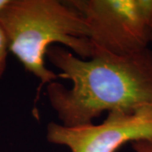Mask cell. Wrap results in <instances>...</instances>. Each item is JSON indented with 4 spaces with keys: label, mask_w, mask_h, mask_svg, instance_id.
<instances>
[{
    "label": "cell",
    "mask_w": 152,
    "mask_h": 152,
    "mask_svg": "<svg viewBox=\"0 0 152 152\" xmlns=\"http://www.w3.org/2000/svg\"><path fill=\"white\" fill-rule=\"evenodd\" d=\"M47 58L71 86L53 82L47 96L61 124H92L103 113L152 107V51L129 55L95 50L84 59L69 49L52 46Z\"/></svg>",
    "instance_id": "cell-1"
},
{
    "label": "cell",
    "mask_w": 152,
    "mask_h": 152,
    "mask_svg": "<svg viewBox=\"0 0 152 152\" xmlns=\"http://www.w3.org/2000/svg\"><path fill=\"white\" fill-rule=\"evenodd\" d=\"M0 26L9 51L40 81L37 99L42 87L58 78L46 65L49 48L62 44L84 59L95 51L84 18L68 1L10 0L0 13Z\"/></svg>",
    "instance_id": "cell-2"
},
{
    "label": "cell",
    "mask_w": 152,
    "mask_h": 152,
    "mask_svg": "<svg viewBox=\"0 0 152 152\" xmlns=\"http://www.w3.org/2000/svg\"><path fill=\"white\" fill-rule=\"evenodd\" d=\"M89 30L95 50L129 55L152 41V0H69Z\"/></svg>",
    "instance_id": "cell-3"
},
{
    "label": "cell",
    "mask_w": 152,
    "mask_h": 152,
    "mask_svg": "<svg viewBox=\"0 0 152 152\" xmlns=\"http://www.w3.org/2000/svg\"><path fill=\"white\" fill-rule=\"evenodd\" d=\"M152 137V107L113 111L102 123L64 126L51 122L48 141L71 152H116L125 144Z\"/></svg>",
    "instance_id": "cell-4"
},
{
    "label": "cell",
    "mask_w": 152,
    "mask_h": 152,
    "mask_svg": "<svg viewBox=\"0 0 152 152\" xmlns=\"http://www.w3.org/2000/svg\"><path fill=\"white\" fill-rule=\"evenodd\" d=\"M9 53L8 42L4 32L0 26V78L4 75L7 64V56Z\"/></svg>",
    "instance_id": "cell-5"
},
{
    "label": "cell",
    "mask_w": 152,
    "mask_h": 152,
    "mask_svg": "<svg viewBox=\"0 0 152 152\" xmlns=\"http://www.w3.org/2000/svg\"><path fill=\"white\" fill-rule=\"evenodd\" d=\"M134 152H152V137L132 143Z\"/></svg>",
    "instance_id": "cell-6"
},
{
    "label": "cell",
    "mask_w": 152,
    "mask_h": 152,
    "mask_svg": "<svg viewBox=\"0 0 152 152\" xmlns=\"http://www.w3.org/2000/svg\"><path fill=\"white\" fill-rule=\"evenodd\" d=\"M9 2H10V0H0V13L9 4Z\"/></svg>",
    "instance_id": "cell-7"
},
{
    "label": "cell",
    "mask_w": 152,
    "mask_h": 152,
    "mask_svg": "<svg viewBox=\"0 0 152 152\" xmlns=\"http://www.w3.org/2000/svg\"><path fill=\"white\" fill-rule=\"evenodd\" d=\"M151 37H152V29H151Z\"/></svg>",
    "instance_id": "cell-8"
}]
</instances>
